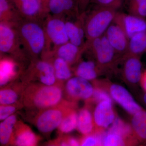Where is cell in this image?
I'll use <instances>...</instances> for the list:
<instances>
[{"mask_svg":"<svg viewBox=\"0 0 146 146\" xmlns=\"http://www.w3.org/2000/svg\"><path fill=\"white\" fill-rule=\"evenodd\" d=\"M63 90L60 84L48 86L41 83L30 84L21 97L23 106L37 111L53 107L62 102Z\"/></svg>","mask_w":146,"mask_h":146,"instance_id":"cell-1","label":"cell"},{"mask_svg":"<svg viewBox=\"0 0 146 146\" xmlns=\"http://www.w3.org/2000/svg\"><path fill=\"white\" fill-rule=\"evenodd\" d=\"M16 28L22 46L28 57L33 60L42 56L46 44L42 22L23 19Z\"/></svg>","mask_w":146,"mask_h":146,"instance_id":"cell-2","label":"cell"},{"mask_svg":"<svg viewBox=\"0 0 146 146\" xmlns=\"http://www.w3.org/2000/svg\"><path fill=\"white\" fill-rule=\"evenodd\" d=\"M117 9L100 7L85 16L84 31L86 41H90L102 36L114 21Z\"/></svg>","mask_w":146,"mask_h":146,"instance_id":"cell-3","label":"cell"},{"mask_svg":"<svg viewBox=\"0 0 146 146\" xmlns=\"http://www.w3.org/2000/svg\"><path fill=\"white\" fill-rule=\"evenodd\" d=\"M74 106L72 103L61 102L59 104L40 110L35 118L36 128L43 134H48L58 128L68 110Z\"/></svg>","mask_w":146,"mask_h":146,"instance_id":"cell-4","label":"cell"},{"mask_svg":"<svg viewBox=\"0 0 146 146\" xmlns=\"http://www.w3.org/2000/svg\"><path fill=\"white\" fill-rule=\"evenodd\" d=\"M42 25L46 39V48L43 54L69 42L65 17L49 13L44 19Z\"/></svg>","mask_w":146,"mask_h":146,"instance_id":"cell-5","label":"cell"},{"mask_svg":"<svg viewBox=\"0 0 146 146\" xmlns=\"http://www.w3.org/2000/svg\"><path fill=\"white\" fill-rule=\"evenodd\" d=\"M86 50L91 51L102 71L114 67L122 58L112 48L105 34L91 41H86Z\"/></svg>","mask_w":146,"mask_h":146,"instance_id":"cell-6","label":"cell"},{"mask_svg":"<svg viewBox=\"0 0 146 146\" xmlns=\"http://www.w3.org/2000/svg\"><path fill=\"white\" fill-rule=\"evenodd\" d=\"M0 52L1 54L10 55L19 61L28 58L22 46L15 26L0 22Z\"/></svg>","mask_w":146,"mask_h":146,"instance_id":"cell-7","label":"cell"},{"mask_svg":"<svg viewBox=\"0 0 146 146\" xmlns=\"http://www.w3.org/2000/svg\"><path fill=\"white\" fill-rule=\"evenodd\" d=\"M31 63L25 73L27 78L30 80L36 79L41 83L48 86L55 84L57 80L53 66L50 60L36 58L31 60Z\"/></svg>","mask_w":146,"mask_h":146,"instance_id":"cell-8","label":"cell"},{"mask_svg":"<svg viewBox=\"0 0 146 146\" xmlns=\"http://www.w3.org/2000/svg\"><path fill=\"white\" fill-rule=\"evenodd\" d=\"M21 17L26 20L43 22L49 13L40 0H9Z\"/></svg>","mask_w":146,"mask_h":146,"instance_id":"cell-9","label":"cell"},{"mask_svg":"<svg viewBox=\"0 0 146 146\" xmlns=\"http://www.w3.org/2000/svg\"><path fill=\"white\" fill-rule=\"evenodd\" d=\"M65 90L70 99L86 100L91 99L93 96L94 87L88 80L76 76L68 80Z\"/></svg>","mask_w":146,"mask_h":146,"instance_id":"cell-10","label":"cell"},{"mask_svg":"<svg viewBox=\"0 0 146 146\" xmlns=\"http://www.w3.org/2000/svg\"><path fill=\"white\" fill-rule=\"evenodd\" d=\"M113 23L122 29L129 40L135 34L146 31V21L144 18L130 14L117 12Z\"/></svg>","mask_w":146,"mask_h":146,"instance_id":"cell-11","label":"cell"},{"mask_svg":"<svg viewBox=\"0 0 146 146\" xmlns=\"http://www.w3.org/2000/svg\"><path fill=\"white\" fill-rule=\"evenodd\" d=\"M86 49V46H78L69 42L44 54L42 57L46 58L50 56H57L64 59L71 66L79 62L82 56Z\"/></svg>","mask_w":146,"mask_h":146,"instance_id":"cell-12","label":"cell"},{"mask_svg":"<svg viewBox=\"0 0 146 146\" xmlns=\"http://www.w3.org/2000/svg\"><path fill=\"white\" fill-rule=\"evenodd\" d=\"M109 92L112 99L131 115H133L144 109L135 101L127 90L121 85L111 84L109 87Z\"/></svg>","mask_w":146,"mask_h":146,"instance_id":"cell-13","label":"cell"},{"mask_svg":"<svg viewBox=\"0 0 146 146\" xmlns=\"http://www.w3.org/2000/svg\"><path fill=\"white\" fill-rule=\"evenodd\" d=\"M95 130H104L115 121L116 115L112 102L103 101L98 103L94 115Z\"/></svg>","mask_w":146,"mask_h":146,"instance_id":"cell-14","label":"cell"},{"mask_svg":"<svg viewBox=\"0 0 146 146\" xmlns=\"http://www.w3.org/2000/svg\"><path fill=\"white\" fill-rule=\"evenodd\" d=\"M110 44L119 56L128 53L129 40L122 29L112 23L104 33Z\"/></svg>","mask_w":146,"mask_h":146,"instance_id":"cell-15","label":"cell"},{"mask_svg":"<svg viewBox=\"0 0 146 146\" xmlns=\"http://www.w3.org/2000/svg\"><path fill=\"white\" fill-rule=\"evenodd\" d=\"M123 61L122 74L129 83L137 84L142 77V63L139 56L127 53L122 57Z\"/></svg>","mask_w":146,"mask_h":146,"instance_id":"cell-16","label":"cell"},{"mask_svg":"<svg viewBox=\"0 0 146 146\" xmlns=\"http://www.w3.org/2000/svg\"><path fill=\"white\" fill-rule=\"evenodd\" d=\"M86 12L82 13L75 21L70 20L69 18H65L66 30L69 42L74 44L80 47L86 46L84 41L85 37L84 31V19Z\"/></svg>","mask_w":146,"mask_h":146,"instance_id":"cell-17","label":"cell"},{"mask_svg":"<svg viewBox=\"0 0 146 146\" xmlns=\"http://www.w3.org/2000/svg\"><path fill=\"white\" fill-rule=\"evenodd\" d=\"M50 14L55 16L77 18L80 15L77 0H50Z\"/></svg>","mask_w":146,"mask_h":146,"instance_id":"cell-18","label":"cell"},{"mask_svg":"<svg viewBox=\"0 0 146 146\" xmlns=\"http://www.w3.org/2000/svg\"><path fill=\"white\" fill-rule=\"evenodd\" d=\"M39 138L30 127L21 121L16 123L11 144L19 146H33L37 145Z\"/></svg>","mask_w":146,"mask_h":146,"instance_id":"cell-19","label":"cell"},{"mask_svg":"<svg viewBox=\"0 0 146 146\" xmlns=\"http://www.w3.org/2000/svg\"><path fill=\"white\" fill-rule=\"evenodd\" d=\"M20 61L13 57L1 56L0 62V85L5 86L14 79L21 72Z\"/></svg>","mask_w":146,"mask_h":146,"instance_id":"cell-20","label":"cell"},{"mask_svg":"<svg viewBox=\"0 0 146 146\" xmlns=\"http://www.w3.org/2000/svg\"><path fill=\"white\" fill-rule=\"evenodd\" d=\"M102 71L96 62L92 60H80L75 69L74 73L76 76L90 81L96 79Z\"/></svg>","mask_w":146,"mask_h":146,"instance_id":"cell-21","label":"cell"},{"mask_svg":"<svg viewBox=\"0 0 146 146\" xmlns=\"http://www.w3.org/2000/svg\"><path fill=\"white\" fill-rule=\"evenodd\" d=\"M23 19L9 0H0V22L16 26Z\"/></svg>","mask_w":146,"mask_h":146,"instance_id":"cell-22","label":"cell"},{"mask_svg":"<svg viewBox=\"0 0 146 146\" xmlns=\"http://www.w3.org/2000/svg\"><path fill=\"white\" fill-rule=\"evenodd\" d=\"M131 127L138 143H146V110H143L133 115Z\"/></svg>","mask_w":146,"mask_h":146,"instance_id":"cell-23","label":"cell"},{"mask_svg":"<svg viewBox=\"0 0 146 146\" xmlns=\"http://www.w3.org/2000/svg\"><path fill=\"white\" fill-rule=\"evenodd\" d=\"M44 59L50 60L52 63L58 81H64L72 78V74L71 66L64 59L55 56H49Z\"/></svg>","mask_w":146,"mask_h":146,"instance_id":"cell-24","label":"cell"},{"mask_svg":"<svg viewBox=\"0 0 146 146\" xmlns=\"http://www.w3.org/2000/svg\"><path fill=\"white\" fill-rule=\"evenodd\" d=\"M77 129L83 135L93 133L95 130L94 117L87 108L80 110L78 113Z\"/></svg>","mask_w":146,"mask_h":146,"instance_id":"cell-25","label":"cell"},{"mask_svg":"<svg viewBox=\"0 0 146 146\" xmlns=\"http://www.w3.org/2000/svg\"><path fill=\"white\" fill-rule=\"evenodd\" d=\"M131 144L128 139L117 128L111 126L107 132H105L102 146H125Z\"/></svg>","mask_w":146,"mask_h":146,"instance_id":"cell-26","label":"cell"},{"mask_svg":"<svg viewBox=\"0 0 146 146\" xmlns=\"http://www.w3.org/2000/svg\"><path fill=\"white\" fill-rule=\"evenodd\" d=\"M17 122L16 115L3 120L0 124V143L1 145H6L11 144L14 128Z\"/></svg>","mask_w":146,"mask_h":146,"instance_id":"cell-27","label":"cell"},{"mask_svg":"<svg viewBox=\"0 0 146 146\" xmlns=\"http://www.w3.org/2000/svg\"><path fill=\"white\" fill-rule=\"evenodd\" d=\"M146 52V31L135 34L129 39L128 53L139 56Z\"/></svg>","mask_w":146,"mask_h":146,"instance_id":"cell-28","label":"cell"},{"mask_svg":"<svg viewBox=\"0 0 146 146\" xmlns=\"http://www.w3.org/2000/svg\"><path fill=\"white\" fill-rule=\"evenodd\" d=\"M78 113L75 109L74 106L68 110L63 118L58 128L60 133H69L77 128Z\"/></svg>","mask_w":146,"mask_h":146,"instance_id":"cell-29","label":"cell"},{"mask_svg":"<svg viewBox=\"0 0 146 146\" xmlns=\"http://www.w3.org/2000/svg\"><path fill=\"white\" fill-rule=\"evenodd\" d=\"M17 88L7 87L2 88L0 91L1 105L12 104L18 102L19 91Z\"/></svg>","mask_w":146,"mask_h":146,"instance_id":"cell-30","label":"cell"},{"mask_svg":"<svg viewBox=\"0 0 146 146\" xmlns=\"http://www.w3.org/2000/svg\"><path fill=\"white\" fill-rule=\"evenodd\" d=\"M104 130H95L93 133L84 135L80 140V146H102Z\"/></svg>","mask_w":146,"mask_h":146,"instance_id":"cell-31","label":"cell"},{"mask_svg":"<svg viewBox=\"0 0 146 146\" xmlns=\"http://www.w3.org/2000/svg\"><path fill=\"white\" fill-rule=\"evenodd\" d=\"M129 14L144 18L146 17V0H128Z\"/></svg>","mask_w":146,"mask_h":146,"instance_id":"cell-32","label":"cell"},{"mask_svg":"<svg viewBox=\"0 0 146 146\" xmlns=\"http://www.w3.org/2000/svg\"><path fill=\"white\" fill-rule=\"evenodd\" d=\"M23 105L16 104L1 105L0 106V120L2 121L13 115L18 109V106Z\"/></svg>","mask_w":146,"mask_h":146,"instance_id":"cell-33","label":"cell"},{"mask_svg":"<svg viewBox=\"0 0 146 146\" xmlns=\"http://www.w3.org/2000/svg\"><path fill=\"white\" fill-rule=\"evenodd\" d=\"M91 98L94 101L99 103L103 101H109L112 102V98L110 94L104 89L98 87L94 88V93Z\"/></svg>","mask_w":146,"mask_h":146,"instance_id":"cell-34","label":"cell"},{"mask_svg":"<svg viewBox=\"0 0 146 146\" xmlns=\"http://www.w3.org/2000/svg\"><path fill=\"white\" fill-rule=\"evenodd\" d=\"M91 3L96 4L100 7L117 9L121 5L122 0H91Z\"/></svg>","mask_w":146,"mask_h":146,"instance_id":"cell-35","label":"cell"},{"mask_svg":"<svg viewBox=\"0 0 146 146\" xmlns=\"http://www.w3.org/2000/svg\"><path fill=\"white\" fill-rule=\"evenodd\" d=\"M78 2L79 9L80 14L86 12V10L91 0H77Z\"/></svg>","mask_w":146,"mask_h":146,"instance_id":"cell-36","label":"cell"},{"mask_svg":"<svg viewBox=\"0 0 146 146\" xmlns=\"http://www.w3.org/2000/svg\"><path fill=\"white\" fill-rule=\"evenodd\" d=\"M68 145L71 146H76L80 145V140H78L77 138L74 137H68L67 138Z\"/></svg>","mask_w":146,"mask_h":146,"instance_id":"cell-37","label":"cell"},{"mask_svg":"<svg viewBox=\"0 0 146 146\" xmlns=\"http://www.w3.org/2000/svg\"><path fill=\"white\" fill-rule=\"evenodd\" d=\"M140 82L142 88L145 92H146V70L143 73Z\"/></svg>","mask_w":146,"mask_h":146,"instance_id":"cell-38","label":"cell"},{"mask_svg":"<svg viewBox=\"0 0 146 146\" xmlns=\"http://www.w3.org/2000/svg\"><path fill=\"white\" fill-rule=\"evenodd\" d=\"M40 1L41 2V3H42V5L44 6V8L48 11V12L49 13L48 9V4L50 0H40Z\"/></svg>","mask_w":146,"mask_h":146,"instance_id":"cell-39","label":"cell"},{"mask_svg":"<svg viewBox=\"0 0 146 146\" xmlns=\"http://www.w3.org/2000/svg\"><path fill=\"white\" fill-rule=\"evenodd\" d=\"M143 102L145 104L146 106V92L144 94L143 97Z\"/></svg>","mask_w":146,"mask_h":146,"instance_id":"cell-40","label":"cell"},{"mask_svg":"<svg viewBox=\"0 0 146 146\" xmlns=\"http://www.w3.org/2000/svg\"></svg>","mask_w":146,"mask_h":146,"instance_id":"cell-41","label":"cell"}]
</instances>
